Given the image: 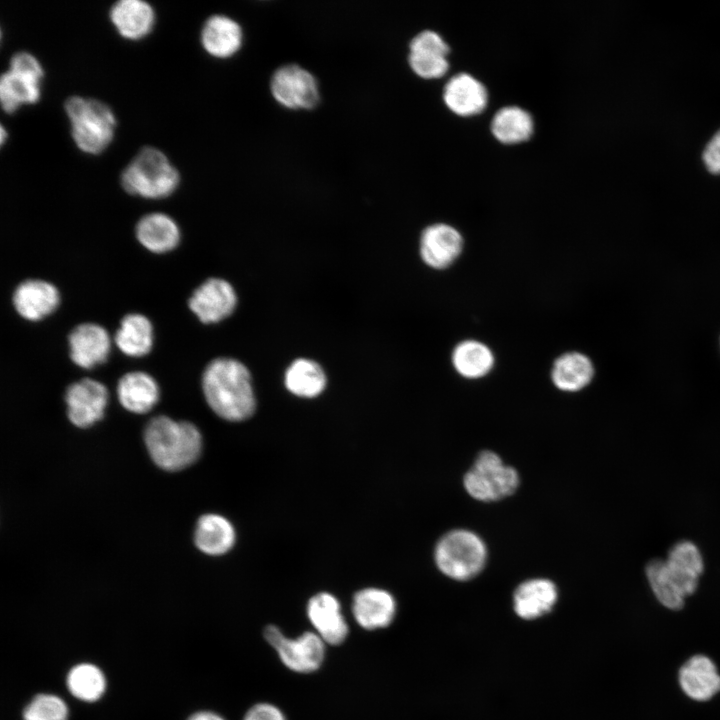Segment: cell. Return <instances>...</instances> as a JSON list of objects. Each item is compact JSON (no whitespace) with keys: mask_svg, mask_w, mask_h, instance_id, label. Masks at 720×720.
<instances>
[{"mask_svg":"<svg viewBox=\"0 0 720 720\" xmlns=\"http://www.w3.org/2000/svg\"><path fill=\"white\" fill-rule=\"evenodd\" d=\"M202 389L210 408L228 421H242L255 410L248 369L230 358L212 360L202 375Z\"/></svg>","mask_w":720,"mask_h":720,"instance_id":"6da1fadb","label":"cell"},{"mask_svg":"<svg viewBox=\"0 0 720 720\" xmlns=\"http://www.w3.org/2000/svg\"><path fill=\"white\" fill-rule=\"evenodd\" d=\"M144 440L151 459L166 471H179L194 463L201 452L202 437L197 427L161 415L146 425Z\"/></svg>","mask_w":720,"mask_h":720,"instance_id":"7a4b0ae2","label":"cell"},{"mask_svg":"<svg viewBox=\"0 0 720 720\" xmlns=\"http://www.w3.org/2000/svg\"><path fill=\"white\" fill-rule=\"evenodd\" d=\"M120 183L131 195L162 199L176 191L180 184V174L164 152L145 146L123 169Z\"/></svg>","mask_w":720,"mask_h":720,"instance_id":"3957f363","label":"cell"},{"mask_svg":"<svg viewBox=\"0 0 720 720\" xmlns=\"http://www.w3.org/2000/svg\"><path fill=\"white\" fill-rule=\"evenodd\" d=\"M70 123L71 137L79 150L98 155L112 143L116 117L106 103L81 96H70L64 103Z\"/></svg>","mask_w":720,"mask_h":720,"instance_id":"277c9868","label":"cell"},{"mask_svg":"<svg viewBox=\"0 0 720 720\" xmlns=\"http://www.w3.org/2000/svg\"><path fill=\"white\" fill-rule=\"evenodd\" d=\"M434 558L446 576L464 581L476 576L484 567L487 549L482 539L469 530L446 533L437 543Z\"/></svg>","mask_w":720,"mask_h":720,"instance_id":"5b68a950","label":"cell"},{"mask_svg":"<svg viewBox=\"0 0 720 720\" xmlns=\"http://www.w3.org/2000/svg\"><path fill=\"white\" fill-rule=\"evenodd\" d=\"M43 77L42 65L34 55L26 51L15 53L9 69L0 78V102L4 112L12 114L23 105L37 103Z\"/></svg>","mask_w":720,"mask_h":720,"instance_id":"8992f818","label":"cell"},{"mask_svg":"<svg viewBox=\"0 0 720 720\" xmlns=\"http://www.w3.org/2000/svg\"><path fill=\"white\" fill-rule=\"evenodd\" d=\"M467 493L476 500L492 502L515 492L519 485L517 471L505 465L494 452L482 451L464 476Z\"/></svg>","mask_w":720,"mask_h":720,"instance_id":"52a82bcc","label":"cell"},{"mask_svg":"<svg viewBox=\"0 0 720 720\" xmlns=\"http://www.w3.org/2000/svg\"><path fill=\"white\" fill-rule=\"evenodd\" d=\"M264 636L277 651L283 664L292 671L309 673L317 670L324 659V641L317 633L305 632L297 638H286L274 625L265 628Z\"/></svg>","mask_w":720,"mask_h":720,"instance_id":"ba28073f","label":"cell"},{"mask_svg":"<svg viewBox=\"0 0 720 720\" xmlns=\"http://www.w3.org/2000/svg\"><path fill=\"white\" fill-rule=\"evenodd\" d=\"M704 570V560L696 544L689 540L675 543L664 560L663 573L679 603L692 595Z\"/></svg>","mask_w":720,"mask_h":720,"instance_id":"9c48e42d","label":"cell"},{"mask_svg":"<svg viewBox=\"0 0 720 720\" xmlns=\"http://www.w3.org/2000/svg\"><path fill=\"white\" fill-rule=\"evenodd\" d=\"M270 90L274 99L288 109H311L320 99L316 78L296 64L278 68L272 75Z\"/></svg>","mask_w":720,"mask_h":720,"instance_id":"30bf717a","label":"cell"},{"mask_svg":"<svg viewBox=\"0 0 720 720\" xmlns=\"http://www.w3.org/2000/svg\"><path fill=\"white\" fill-rule=\"evenodd\" d=\"M107 401L106 387L90 378L70 384L65 392L68 419L79 428L90 427L102 419Z\"/></svg>","mask_w":720,"mask_h":720,"instance_id":"8fae6325","label":"cell"},{"mask_svg":"<svg viewBox=\"0 0 720 720\" xmlns=\"http://www.w3.org/2000/svg\"><path fill=\"white\" fill-rule=\"evenodd\" d=\"M236 302V293L230 283L220 278H210L194 290L188 306L202 323L210 324L228 317Z\"/></svg>","mask_w":720,"mask_h":720,"instance_id":"7c38bea8","label":"cell"},{"mask_svg":"<svg viewBox=\"0 0 720 720\" xmlns=\"http://www.w3.org/2000/svg\"><path fill=\"white\" fill-rule=\"evenodd\" d=\"M448 43L432 30L415 35L409 44L408 62L418 76L426 79L439 78L449 69Z\"/></svg>","mask_w":720,"mask_h":720,"instance_id":"4fadbf2b","label":"cell"},{"mask_svg":"<svg viewBox=\"0 0 720 720\" xmlns=\"http://www.w3.org/2000/svg\"><path fill=\"white\" fill-rule=\"evenodd\" d=\"M463 244V237L453 226L445 223L432 224L421 234L420 255L431 268L445 269L459 257Z\"/></svg>","mask_w":720,"mask_h":720,"instance_id":"5bb4252c","label":"cell"},{"mask_svg":"<svg viewBox=\"0 0 720 720\" xmlns=\"http://www.w3.org/2000/svg\"><path fill=\"white\" fill-rule=\"evenodd\" d=\"M110 344L105 328L95 323L79 324L68 335L69 356L73 363L84 369L104 363Z\"/></svg>","mask_w":720,"mask_h":720,"instance_id":"9a60e30c","label":"cell"},{"mask_svg":"<svg viewBox=\"0 0 720 720\" xmlns=\"http://www.w3.org/2000/svg\"><path fill=\"white\" fill-rule=\"evenodd\" d=\"M683 693L697 702L712 699L720 692V674L711 658L697 654L690 657L678 673Z\"/></svg>","mask_w":720,"mask_h":720,"instance_id":"2e32d148","label":"cell"},{"mask_svg":"<svg viewBox=\"0 0 720 720\" xmlns=\"http://www.w3.org/2000/svg\"><path fill=\"white\" fill-rule=\"evenodd\" d=\"M13 306L24 319L37 321L52 313L59 303L57 288L44 280L28 279L13 292Z\"/></svg>","mask_w":720,"mask_h":720,"instance_id":"e0dca14e","label":"cell"},{"mask_svg":"<svg viewBox=\"0 0 720 720\" xmlns=\"http://www.w3.org/2000/svg\"><path fill=\"white\" fill-rule=\"evenodd\" d=\"M443 100L447 107L461 116L483 111L488 102L484 84L467 72L452 76L444 86Z\"/></svg>","mask_w":720,"mask_h":720,"instance_id":"ac0fdd59","label":"cell"},{"mask_svg":"<svg viewBox=\"0 0 720 720\" xmlns=\"http://www.w3.org/2000/svg\"><path fill=\"white\" fill-rule=\"evenodd\" d=\"M109 18L124 39L137 41L151 33L155 24L153 7L142 0H120L109 10Z\"/></svg>","mask_w":720,"mask_h":720,"instance_id":"d6986e66","label":"cell"},{"mask_svg":"<svg viewBox=\"0 0 720 720\" xmlns=\"http://www.w3.org/2000/svg\"><path fill=\"white\" fill-rule=\"evenodd\" d=\"M307 615L324 642L338 645L346 639L348 626L333 595L323 592L313 596L307 605Z\"/></svg>","mask_w":720,"mask_h":720,"instance_id":"ffe728a7","label":"cell"},{"mask_svg":"<svg viewBox=\"0 0 720 720\" xmlns=\"http://www.w3.org/2000/svg\"><path fill=\"white\" fill-rule=\"evenodd\" d=\"M200 40L203 49L216 58H229L239 51L243 42L242 28L226 15H212L202 26Z\"/></svg>","mask_w":720,"mask_h":720,"instance_id":"44dd1931","label":"cell"},{"mask_svg":"<svg viewBox=\"0 0 720 720\" xmlns=\"http://www.w3.org/2000/svg\"><path fill=\"white\" fill-rule=\"evenodd\" d=\"M396 604L390 593L377 588L357 592L352 611L357 623L367 630L388 626L395 615Z\"/></svg>","mask_w":720,"mask_h":720,"instance_id":"7402d4cb","label":"cell"},{"mask_svg":"<svg viewBox=\"0 0 720 720\" xmlns=\"http://www.w3.org/2000/svg\"><path fill=\"white\" fill-rule=\"evenodd\" d=\"M117 396L120 404L128 411L144 414L150 411L159 400V388L156 381L147 373L132 371L124 374L117 384Z\"/></svg>","mask_w":720,"mask_h":720,"instance_id":"603a6c76","label":"cell"},{"mask_svg":"<svg viewBox=\"0 0 720 720\" xmlns=\"http://www.w3.org/2000/svg\"><path fill=\"white\" fill-rule=\"evenodd\" d=\"M137 240L153 253H165L174 249L180 240L177 223L160 212L146 214L136 224Z\"/></svg>","mask_w":720,"mask_h":720,"instance_id":"cb8c5ba5","label":"cell"},{"mask_svg":"<svg viewBox=\"0 0 720 720\" xmlns=\"http://www.w3.org/2000/svg\"><path fill=\"white\" fill-rule=\"evenodd\" d=\"M513 598L517 615L524 619H534L552 609L557 600V589L548 579H530L517 587Z\"/></svg>","mask_w":720,"mask_h":720,"instance_id":"d4e9b609","label":"cell"},{"mask_svg":"<svg viewBox=\"0 0 720 720\" xmlns=\"http://www.w3.org/2000/svg\"><path fill=\"white\" fill-rule=\"evenodd\" d=\"M194 541L202 552L214 556L222 555L234 544V528L223 516L206 514L200 517L196 524Z\"/></svg>","mask_w":720,"mask_h":720,"instance_id":"484cf974","label":"cell"},{"mask_svg":"<svg viewBox=\"0 0 720 720\" xmlns=\"http://www.w3.org/2000/svg\"><path fill=\"white\" fill-rule=\"evenodd\" d=\"M594 375L591 360L582 353L569 352L553 363L551 378L554 385L565 392H576L587 386Z\"/></svg>","mask_w":720,"mask_h":720,"instance_id":"4316f807","label":"cell"},{"mask_svg":"<svg viewBox=\"0 0 720 720\" xmlns=\"http://www.w3.org/2000/svg\"><path fill=\"white\" fill-rule=\"evenodd\" d=\"M116 346L126 355L141 357L152 347V325L147 317L139 313L125 315L114 336Z\"/></svg>","mask_w":720,"mask_h":720,"instance_id":"83f0119b","label":"cell"},{"mask_svg":"<svg viewBox=\"0 0 720 720\" xmlns=\"http://www.w3.org/2000/svg\"><path fill=\"white\" fill-rule=\"evenodd\" d=\"M534 130L531 114L515 105L499 109L491 121V131L494 137L502 143L514 144L526 141Z\"/></svg>","mask_w":720,"mask_h":720,"instance_id":"f1b7e54d","label":"cell"},{"mask_svg":"<svg viewBox=\"0 0 720 720\" xmlns=\"http://www.w3.org/2000/svg\"><path fill=\"white\" fill-rule=\"evenodd\" d=\"M285 386L296 396L312 398L319 395L326 386V376L316 362L297 359L287 368Z\"/></svg>","mask_w":720,"mask_h":720,"instance_id":"f546056e","label":"cell"},{"mask_svg":"<svg viewBox=\"0 0 720 720\" xmlns=\"http://www.w3.org/2000/svg\"><path fill=\"white\" fill-rule=\"evenodd\" d=\"M452 363L461 376L474 379L489 373L494 365V356L485 344L466 340L453 350Z\"/></svg>","mask_w":720,"mask_h":720,"instance_id":"4dcf8cb0","label":"cell"},{"mask_svg":"<svg viewBox=\"0 0 720 720\" xmlns=\"http://www.w3.org/2000/svg\"><path fill=\"white\" fill-rule=\"evenodd\" d=\"M69 691L78 699L93 702L105 690V678L101 670L92 664H79L67 676Z\"/></svg>","mask_w":720,"mask_h":720,"instance_id":"1f68e13d","label":"cell"},{"mask_svg":"<svg viewBox=\"0 0 720 720\" xmlns=\"http://www.w3.org/2000/svg\"><path fill=\"white\" fill-rule=\"evenodd\" d=\"M65 702L55 695H37L24 709V720H66Z\"/></svg>","mask_w":720,"mask_h":720,"instance_id":"d6a6232c","label":"cell"},{"mask_svg":"<svg viewBox=\"0 0 720 720\" xmlns=\"http://www.w3.org/2000/svg\"><path fill=\"white\" fill-rule=\"evenodd\" d=\"M702 160L705 168L711 174H720V129H718L707 142Z\"/></svg>","mask_w":720,"mask_h":720,"instance_id":"836d02e7","label":"cell"},{"mask_svg":"<svg viewBox=\"0 0 720 720\" xmlns=\"http://www.w3.org/2000/svg\"><path fill=\"white\" fill-rule=\"evenodd\" d=\"M243 720H286V718L276 706L260 703L250 708Z\"/></svg>","mask_w":720,"mask_h":720,"instance_id":"e575fe53","label":"cell"},{"mask_svg":"<svg viewBox=\"0 0 720 720\" xmlns=\"http://www.w3.org/2000/svg\"><path fill=\"white\" fill-rule=\"evenodd\" d=\"M188 720H224V719L215 713L202 711V712L195 713Z\"/></svg>","mask_w":720,"mask_h":720,"instance_id":"d590c367","label":"cell"},{"mask_svg":"<svg viewBox=\"0 0 720 720\" xmlns=\"http://www.w3.org/2000/svg\"><path fill=\"white\" fill-rule=\"evenodd\" d=\"M5 138H6V133H5L4 127L2 126L1 127V143H4Z\"/></svg>","mask_w":720,"mask_h":720,"instance_id":"8d00e7d4","label":"cell"}]
</instances>
